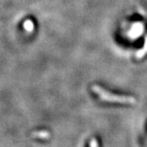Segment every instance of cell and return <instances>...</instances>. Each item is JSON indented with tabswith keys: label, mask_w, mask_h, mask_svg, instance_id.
Segmentation results:
<instances>
[{
	"label": "cell",
	"mask_w": 147,
	"mask_h": 147,
	"mask_svg": "<svg viewBox=\"0 0 147 147\" xmlns=\"http://www.w3.org/2000/svg\"><path fill=\"white\" fill-rule=\"evenodd\" d=\"M92 92L100 97V99L113 103H119V104H135L136 98L133 96H120L111 93L110 92H107L103 88H101L98 85H93L92 87Z\"/></svg>",
	"instance_id": "1"
},
{
	"label": "cell",
	"mask_w": 147,
	"mask_h": 147,
	"mask_svg": "<svg viewBox=\"0 0 147 147\" xmlns=\"http://www.w3.org/2000/svg\"><path fill=\"white\" fill-rule=\"evenodd\" d=\"M31 136L33 137L40 138V139H47L50 137V133L47 131H38L33 132Z\"/></svg>",
	"instance_id": "2"
},
{
	"label": "cell",
	"mask_w": 147,
	"mask_h": 147,
	"mask_svg": "<svg viewBox=\"0 0 147 147\" xmlns=\"http://www.w3.org/2000/svg\"><path fill=\"white\" fill-rule=\"evenodd\" d=\"M147 53V37L146 38V39H145V42H144V46L142 47V49H140L138 52L136 54V57L138 59H140V58H142Z\"/></svg>",
	"instance_id": "3"
},
{
	"label": "cell",
	"mask_w": 147,
	"mask_h": 147,
	"mask_svg": "<svg viewBox=\"0 0 147 147\" xmlns=\"http://www.w3.org/2000/svg\"><path fill=\"white\" fill-rule=\"evenodd\" d=\"M24 27L28 32H31L34 29V24L31 21H26L24 23Z\"/></svg>",
	"instance_id": "4"
},
{
	"label": "cell",
	"mask_w": 147,
	"mask_h": 147,
	"mask_svg": "<svg viewBox=\"0 0 147 147\" xmlns=\"http://www.w3.org/2000/svg\"><path fill=\"white\" fill-rule=\"evenodd\" d=\"M90 145H91L92 146H98V144H97V142H96V140H92V142H91V144H90Z\"/></svg>",
	"instance_id": "5"
}]
</instances>
